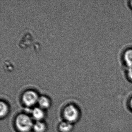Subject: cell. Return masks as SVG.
<instances>
[{
    "mask_svg": "<svg viewBox=\"0 0 132 132\" xmlns=\"http://www.w3.org/2000/svg\"><path fill=\"white\" fill-rule=\"evenodd\" d=\"M123 58L127 68L132 67V48H128L124 51Z\"/></svg>",
    "mask_w": 132,
    "mask_h": 132,
    "instance_id": "6",
    "label": "cell"
},
{
    "mask_svg": "<svg viewBox=\"0 0 132 132\" xmlns=\"http://www.w3.org/2000/svg\"><path fill=\"white\" fill-rule=\"evenodd\" d=\"M63 116L65 121L72 123L78 120L80 113L77 106L72 104H69L64 109Z\"/></svg>",
    "mask_w": 132,
    "mask_h": 132,
    "instance_id": "2",
    "label": "cell"
},
{
    "mask_svg": "<svg viewBox=\"0 0 132 132\" xmlns=\"http://www.w3.org/2000/svg\"><path fill=\"white\" fill-rule=\"evenodd\" d=\"M39 97L38 93L33 90L25 91L22 95L23 103L27 107H31L38 103Z\"/></svg>",
    "mask_w": 132,
    "mask_h": 132,
    "instance_id": "3",
    "label": "cell"
},
{
    "mask_svg": "<svg viewBox=\"0 0 132 132\" xmlns=\"http://www.w3.org/2000/svg\"><path fill=\"white\" fill-rule=\"evenodd\" d=\"M130 107H131V109H132V98L131 99V100H130Z\"/></svg>",
    "mask_w": 132,
    "mask_h": 132,
    "instance_id": "12",
    "label": "cell"
},
{
    "mask_svg": "<svg viewBox=\"0 0 132 132\" xmlns=\"http://www.w3.org/2000/svg\"><path fill=\"white\" fill-rule=\"evenodd\" d=\"M129 4V6L130 7V8H131V9H132V1L130 2Z\"/></svg>",
    "mask_w": 132,
    "mask_h": 132,
    "instance_id": "11",
    "label": "cell"
},
{
    "mask_svg": "<svg viewBox=\"0 0 132 132\" xmlns=\"http://www.w3.org/2000/svg\"><path fill=\"white\" fill-rule=\"evenodd\" d=\"M0 116L1 118H3L6 117L9 112L10 109L9 106L7 103H6L4 101H1L0 103Z\"/></svg>",
    "mask_w": 132,
    "mask_h": 132,
    "instance_id": "9",
    "label": "cell"
},
{
    "mask_svg": "<svg viewBox=\"0 0 132 132\" xmlns=\"http://www.w3.org/2000/svg\"><path fill=\"white\" fill-rule=\"evenodd\" d=\"M126 75L129 80L132 82V67L127 68Z\"/></svg>",
    "mask_w": 132,
    "mask_h": 132,
    "instance_id": "10",
    "label": "cell"
},
{
    "mask_svg": "<svg viewBox=\"0 0 132 132\" xmlns=\"http://www.w3.org/2000/svg\"><path fill=\"white\" fill-rule=\"evenodd\" d=\"M31 117L36 121H42L45 117V112L43 109L35 107L31 110Z\"/></svg>",
    "mask_w": 132,
    "mask_h": 132,
    "instance_id": "4",
    "label": "cell"
},
{
    "mask_svg": "<svg viewBox=\"0 0 132 132\" xmlns=\"http://www.w3.org/2000/svg\"><path fill=\"white\" fill-rule=\"evenodd\" d=\"M34 123L32 117L25 113L19 114L15 119V126L20 132H30L33 129Z\"/></svg>",
    "mask_w": 132,
    "mask_h": 132,
    "instance_id": "1",
    "label": "cell"
},
{
    "mask_svg": "<svg viewBox=\"0 0 132 132\" xmlns=\"http://www.w3.org/2000/svg\"><path fill=\"white\" fill-rule=\"evenodd\" d=\"M73 128V124L68 121H62L59 125V130L60 132H71Z\"/></svg>",
    "mask_w": 132,
    "mask_h": 132,
    "instance_id": "7",
    "label": "cell"
},
{
    "mask_svg": "<svg viewBox=\"0 0 132 132\" xmlns=\"http://www.w3.org/2000/svg\"><path fill=\"white\" fill-rule=\"evenodd\" d=\"M38 104L39 107L44 110L50 108L51 103L48 97L45 96H41L39 97Z\"/></svg>",
    "mask_w": 132,
    "mask_h": 132,
    "instance_id": "5",
    "label": "cell"
},
{
    "mask_svg": "<svg viewBox=\"0 0 132 132\" xmlns=\"http://www.w3.org/2000/svg\"><path fill=\"white\" fill-rule=\"evenodd\" d=\"M34 132H45L47 126L43 121H36L34 123L33 129Z\"/></svg>",
    "mask_w": 132,
    "mask_h": 132,
    "instance_id": "8",
    "label": "cell"
}]
</instances>
